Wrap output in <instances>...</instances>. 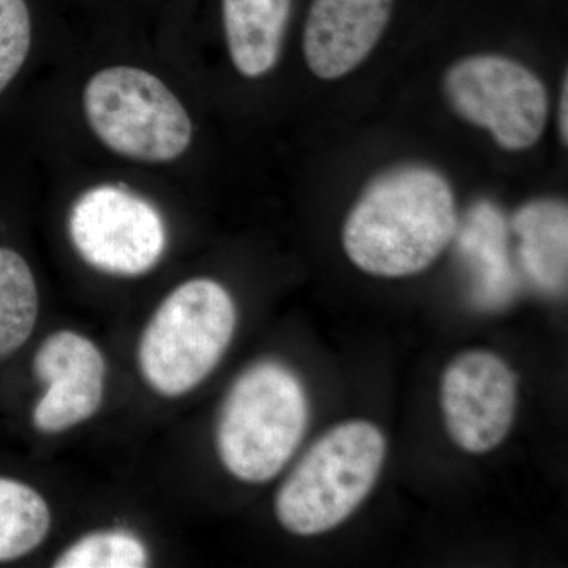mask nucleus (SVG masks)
Segmentation results:
<instances>
[{
	"label": "nucleus",
	"mask_w": 568,
	"mask_h": 568,
	"mask_svg": "<svg viewBox=\"0 0 568 568\" xmlns=\"http://www.w3.org/2000/svg\"><path fill=\"white\" fill-rule=\"evenodd\" d=\"M444 92L459 118L488 130L507 151L532 148L545 132L547 88L514 59L493 54L462 59L448 69Z\"/></svg>",
	"instance_id": "423d86ee"
},
{
	"label": "nucleus",
	"mask_w": 568,
	"mask_h": 568,
	"mask_svg": "<svg viewBox=\"0 0 568 568\" xmlns=\"http://www.w3.org/2000/svg\"><path fill=\"white\" fill-rule=\"evenodd\" d=\"M33 373L47 386L33 409V426L44 435H59L99 413L106 386V361L88 336L59 331L44 338Z\"/></svg>",
	"instance_id": "1a4fd4ad"
},
{
	"label": "nucleus",
	"mask_w": 568,
	"mask_h": 568,
	"mask_svg": "<svg viewBox=\"0 0 568 568\" xmlns=\"http://www.w3.org/2000/svg\"><path fill=\"white\" fill-rule=\"evenodd\" d=\"M457 230L446 179L432 168L403 166L366 186L343 226V248L365 274L403 278L435 263Z\"/></svg>",
	"instance_id": "f257e3e1"
},
{
	"label": "nucleus",
	"mask_w": 568,
	"mask_h": 568,
	"mask_svg": "<svg viewBox=\"0 0 568 568\" xmlns=\"http://www.w3.org/2000/svg\"><path fill=\"white\" fill-rule=\"evenodd\" d=\"M32 44V20L26 0H0V93L18 77Z\"/></svg>",
	"instance_id": "f3484780"
},
{
	"label": "nucleus",
	"mask_w": 568,
	"mask_h": 568,
	"mask_svg": "<svg viewBox=\"0 0 568 568\" xmlns=\"http://www.w3.org/2000/svg\"><path fill=\"white\" fill-rule=\"evenodd\" d=\"M149 549L140 537L123 529L99 530L78 538L54 560L55 568H141Z\"/></svg>",
	"instance_id": "dca6fc26"
},
{
	"label": "nucleus",
	"mask_w": 568,
	"mask_h": 568,
	"mask_svg": "<svg viewBox=\"0 0 568 568\" xmlns=\"http://www.w3.org/2000/svg\"><path fill=\"white\" fill-rule=\"evenodd\" d=\"M82 112L104 148L138 163H173L189 151L193 123L178 95L151 71L99 70L85 82Z\"/></svg>",
	"instance_id": "39448f33"
},
{
	"label": "nucleus",
	"mask_w": 568,
	"mask_h": 568,
	"mask_svg": "<svg viewBox=\"0 0 568 568\" xmlns=\"http://www.w3.org/2000/svg\"><path fill=\"white\" fill-rule=\"evenodd\" d=\"M308 398L293 369L275 361L253 364L224 398L215 443L222 465L245 484L282 473L304 439Z\"/></svg>",
	"instance_id": "f03ea898"
},
{
	"label": "nucleus",
	"mask_w": 568,
	"mask_h": 568,
	"mask_svg": "<svg viewBox=\"0 0 568 568\" xmlns=\"http://www.w3.org/2000/svg\"><path fill=\"white\" fill-rule=\"evenodd\" d=\"M293 0H222L224 37L235 70L261 78L282 54Z\"/></svg>",
	"instance_id": "f8f14e48"
},
{
	"label": "nucleus",
	"mask_w": 568,
	"mask_h": 568,
	"mask_svg": "<svg viewBox=\"0 0 568 568\" xmlns=\"http://www.w3.org/2000/svg\"><path fill=\"white\" fill-rule=\"evenodd\" d=\"M69 230L82 260L111 275L145 274L166 246V231L155 209L114 186L82 194L71 211Z\"/></svg>",
	"instance_id": "0eeeda50"
},
{
	"label": "nucleus",
	"mask_w": 568,
	"mask_h": 568,
	"mask_svg": "<svg viewBox=\"0 0 568 568\" xmlns=\"http://www.w3.org/2000/svg\"><path fill=\"white\" fill-rule=\"evenodd\" d=\"M386 454V437L372 422H343L328 429L276 493L280 525L301 537L338 528L375 488Z\"/></svg>",
	"instance_id": "7ed1b4c3"
},
{
	"label": "nucleus",
	"mask_w": 568,
	"mask_h": 568,
	"mask_svg": "<svg viewBox=\"0 0 568 568\" xmlns=\"http://www.w3.org/2000/svg\"><path fill=\"white\" fill-rule=\"evenodd\" d=\"M51 508L31 485L0 477V562L31 555L47 540Z\"/></svg>",
	"instance_id": "2eb2a0df"
},
{
	"label": "nucleus",
	"mask_w": 568,
	"mask_h": 568,
	"mask_svg": "<svg viewBox=\"0 0 568 568\" xmlns=\"http://www.w3.org/2000/svg\"><path fill=\"white\" fill-rule=\"evenodd\" d=\"M394 0H313L304 29L306 65L321 80H338L375 50Z\"/></svg>",
	"instance_id": "9d476101"
},
{
	"label": "nucleus",
	"mask_w": 568,
	"mask_h": 568,
	"mask_svg": "<svg viewBox=\"0 0 568 568\" xmlns=\"http://www.w3.org/2000/svg\"><path fill=\"white\" fill-rule=\"evenodd\" d=\"M523 271L541 293L560 295L567 290L568 209L558 200L523 205L514 216Z\"/></svg>",
	"instance_id": "ddd939ff"
},
{
	"label": "nucleus",
	"mask_w": 568,
	"mask_h": 568,
	"mask_svg": "<svg viewBox=\"0 0 568 568\" xmlns=\"http://www.w3.org/2000/svg\"><path fill=\"white\" fill-rule=\"evenodd\" d=\"M455 235L476 304L485 310L506 306L517 293L518 282L508 257L503 215L491 204H477Z\"/></svg>",
	"instance_id": "9b49d317"
},
{
	"label": "nucleus",
	"mask_w": 568,
	"mask_h": 568,
	"mask_svg": "<svg viewBox=\"0 0 568 568\" xmlns=\"http://www.w3.org/2000/svg\"><path fill=\"white\" fill-rule=\"evenodd\" d=\"M39 310V287L31 265L13 248L0 246V364L31 338Z\"/></svg>",
	"instance_id": "4468645a"
},
{
	"label": "nucleus",
	"mask_w": 568,
	"mask_h": 568,
	"mask_svg": "<svg viewBox=\"0 0 568 568\" xmlns=\"http://www.w3.org/2000/svg\"><path fill=\"white\" fill-rule=\"evenodd\" d=\"M237 310L215 280L193 278L163 298L138 345L145 384L164 398H179L204 383L233 342Z\"/></svg>",
	"instance_id": "20e7f679"
},
{
	"label": "nucleus",
	"mask_w": 568,
	"mask_h": 568,
	"mask_svg": "<svg viewBox=\"0 0 568 568\" xmlns=\"http://www.w3.org/2000/svg\"><path fill=\"white\" fill-rule=\"evenodd\" d=\"M568 78H564L562 89H560V102H559V133L560 140L564 145H567L568 141Z\"/></svg>",
	"instance_id": "a211bd4d"
},
{
	"label": "nucleus",
	"mask_w": 568,
	"mask_h": 568,
	"mask_svg": "<svg viewBox=\"0 0 568 568\" xmlns=\"http://www.w3.org/2000/svg\"><path fill=\"white\" fill-rule=\"evenodd\" d=\"M517 398V376L489 351L457 355L440 377L444 425L466 454H488L504 443L514 426Z\"/></svg>",
	"instance_id": "6e6552de"
}]
</instances>
